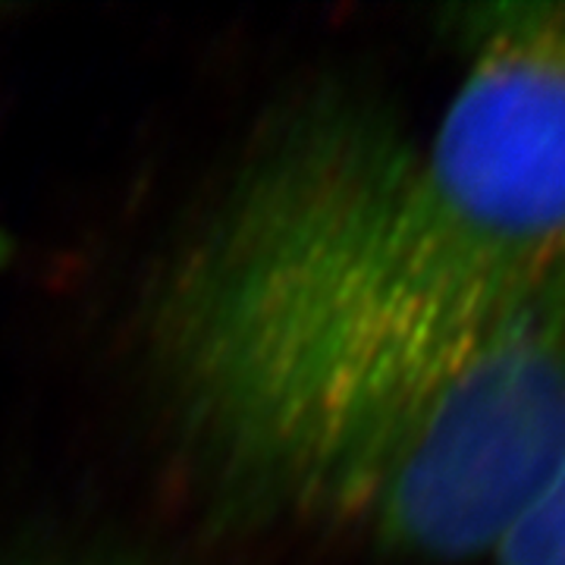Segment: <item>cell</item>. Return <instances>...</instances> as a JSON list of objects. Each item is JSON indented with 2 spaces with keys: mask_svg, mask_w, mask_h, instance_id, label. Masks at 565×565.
I'll return each mask as SVG.
<instances>
[{
  "mask_svg": "<svg viewBox=\"0 0 565 565\" xmlns=\"http://www.w3.org/2000/svg\"><path fill=\"white\" fill-rule=\"evenodd\" d=\"M154 349L226 503L424 563L487 556L565 459V308L468 255L374 104L267 129L163 277Z\"/></svg>",
  "mask_w": 565,
  "mask_h": 565,
  "instance_id": "obj_1",
  "label": "cell"
},
{
  "mask_svg": "<svg viewBox=\"0 0 565 565\" xmlns=\"http://www.w3.org/2000/svg\"><path fill=\"white\" fill-rule=\"evenodd\" d=\"M487 559L490 565H565V459Z\"/></svg>",
  "mask_w": 565,
  "mask_h": 565,
  "instance_id": "obj_3",
  "label": "cell"
},
{
  "mask_svg": "<svg viewBox=\"0 0 565 565\" xmlns=\"http://www.w3.org/2000/svg\"><path fill=\"white\" fill-rule=\"evenodd\" d=\"M462 79L422 145L427 195L505 286L565 308V0L452 13Z\"/></svg>",
  "mask_w": 565,
  "mask_h": 565,
  "instance_id": "obj_2",
  "label": "cell"
}]
</instances>
